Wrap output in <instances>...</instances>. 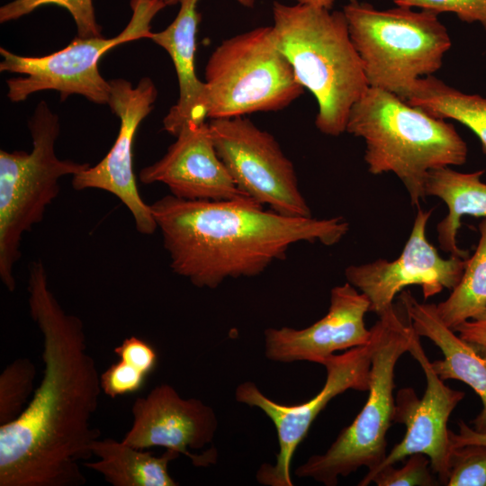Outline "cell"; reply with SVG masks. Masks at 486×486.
<instances>
[{
	"instance_id": "obj_1",
	"label": "cell",
	"mask_w": 486,
	"mask_h": 486,
	"mask_svg": "<svg viewBox=\"0 0 486 486\" xmlns=\"http://www.w3.org/2000/svg\"><path fill=\"white\" fill-rule=\"evenodd\" d=\"M29 307L43 336V377L13 421L0 425V486H80L98 429L90 420L102 391L83 321L49 287L41 260L30 266Z\"/></svg>"
},
{
	"instance_id": "obj_2",
	"label": "cell",
	"mask_w": 486,
	"mask_h": 486,
	"mask_svg": "<svg viewBox=\"0 0 486 486\" xmlns=\"http://www.w3.org/2000/svg\"><path fill=\"white\" fill-rule=\"evenodd\" d=\"M169 255L170 267L199 288L227 278L256 276L284 259L291 246L338 243L349 223L343 217H289L251 198L189 201L172 194L150 204Z\"/></svg>"
},
{
	"instance_id": "obj_3",
	"label": "cell",
	"mask_w": 486,
	"mask_h": 486,
	"mask_svg": "<svg viewBox=\"0 0 486 486\" xmlns=\"http://www.w3.org/2000/svg\"><path fill=\"white\" fill-rule=\"evenodd\" d=\"M273 29L297 81L317 100V129L346 131L350 110L369 87L343 11L274 2Z\"/></svg>"
},
{
	"instance_id": "obj_4",
	"label": "cell",
	"mask_w": 486,
	"mask_h": 486,
	"mask_svg": "<svg viewBox=\"0 0 486 486\" xmlns=\"http://www.w3.org/2000/svg\"><path fill=\"white\" fill-rule=\"evenodd\" d=\"M346 131L364 140L368 171L396 175L418 207L427 197L430 170L461 166L467 158V145L451 123L380 88L369 86L353 105Z\"/></svg>"
},
{
	"instance_id": "obj_5",
	"label": "cell",
	"mask_w": 486,
	"mask_h": 486,
	"mask_svg": "<svg viewBox=\"0 0 486 486\" xmlns=\"http://www.w3.org/2000/svg\"><path fill=\"white\" fill-rule=\"evenodd\" d=\"M351 40L371 87L399 97L440 69L451 39L438 14L400 6L379 10L358 0L343 6Z\"/></svg>"
},
{
	"instance_id": "obj_6",
	"label": "cell",
	"mask_w": 486,
	"mask_h": 486,
	"mask_svg": "<svg viewBox=\"0 0 486 486\" xmlns=\"http://www.w3.org/2000/svg\"><path fill=\"white\" fill-rule=\"evenodd\" d=\"M378 316L370 328L374 348L367 400L324 454L310 456L296 468L299 478L335 486L339 476H347L362 466L374 470L387 455L386 433L393 422L395 406V365L408 352L414 328L406 312L402 315L395 305Z\"/></svg>"
},
{
	"instance_id": "obj_7",
	"label": "cell",
	"mask_w": 486,
	"mask_h": 486,
	"mask_svg": "<svg viewBox=\"0 0 486 486\" xmlns=\"http://www.w3.org/2000/svg\"><path fill=\"white\" fill-rule=\"evenodd\" d=\"M29 130L31 152L0 150V278L9 292L16 286L14 267L21 257L22 235L41 222L59 193V179L90 166L58 158L59 122L46 102L38 104Z\"/></svg>"
},
{
	"instance_id": "obj_8",
	"label": "cell",
	"mask_w": 486,
	"mask_h": 486,
	"mask_svg": "<svg viewBox=\"0 0 486 486\" xmlns=\"http://www.w3.org/2000/svg\"><path fill=\"white\" fill-rule=\"evenodd\" d=\"M204 75L210 120L278 112L304 91L273 26L223 40L211 54Z\"/></svg>"
},
{
	"instance_id": "obj_9",
	"label": "cell",
	"mask_w": 486,
	"mask_h": 486,
	"mask_svg": "<svg viewBox=\"0 0 486 486\" xmlns=\"http://www.w3.org/2000/svg\"><path fill=\"white\" fill-rule=\"evenodd\" d=\"M166 6L164 0H131V18L115 37L76 36L64 49L46 56H21L1 47L0 71L21 75L7 79V97L18 103L36 92L55 90L61 101L80 94L96 104H107L110 82L99 72L101 57L117 45L150 39L151 21Z\"/></svg>"
},
{
	"instance_id": "obj_10",
	"label": "cell",
	"mask_w": 486,
	"mask_h": 486,
	"mask_svg": "<svg viewBox=\"0 0 486 486\" xmlns=\"http://www.w3.org/2000/svg\"><path fill=\"white\" fill-rule=\"evenodd\" d=\"M216 152L238 188L249 198L289 217H312L292 162L269 132L244 116L209 122Z\"/></svg>"
},
{
	"instance_id": "obj_11",
	"label": "cell",
	"mask_w": 486,
	"mask_h": 486,
	"mask_svg": "<svg viewBox=\"0 0 486 486\" xmlns=\"http://www.w3.org/2000/svg\"><path fill=\"white\" fill-rule=\"evenodd\" d=\"M372 332V331H371ZM374 340L331 355L321 364L326 367L324 386L306 402L287 406L266 395L253 382H241L235 390L237 401L260 409L274 423L279 451L274 464H264L256 472L257 482L266 486H292L291 463L298 446L307 436L318 415L336 396L347 390L368 391Z\"/></svg>"
},
{
	"instance_id": "obj_12",
	"label": "cell",
	"mask_w": 486,
	"mask_h": 486,
	"mask_svg": "<svg viewBox=\"0 0 486 486\" xmlns=\"http://www.w3.org/2000/svg\"><path fill=\"white\" fill-rule=\"evenodd\" d=\"M109 82L107 104L120 119L117 138L99 163L72 176V186L76 191L100 189L115 195L129 209L136 230L151 235L158 227L150 205L142 200L137 187L133 146L137 130L151 112L158 90L149 77L141 78L135 87L122 78Z\"/></svg>"
},
{
	"instance_id": "obj_13",
	"label": "cell",
	"mask_w": 486,
	"mask_h": 486,
	"mask_svg": "<svg viewBox=\"0 0 486 486\" xmlns=\"http://www.w3.org/2000/svg\"><path fill=\"white\" fill-rule=\"evenodd\" d=\"M432 212L418 208L410 235L396 259L379 258L346 267L347 282L369 299V311L379 315L391 308L395 296L410 285L421 286L428 299L444 288L453 290L459 283L467 258H443L428 242L426 230Z\"/></svg>"
},
{
	"instance_id": "obj_14",
	"label": "cell",
	"mask_w": 486,
	"mask_h": 486,
	"mask_svg": "<svg viewBox=\"0 0 486 486\" xmlns=\"http://www.w3.org/2000/svg\"><path fill=\"white\" fill-rule=\"evenodd\" d=\"M408 352L418 361L425 374L426 391L421 399L412 388L398 391L393 422L405 425L406 434L387 454L382 463L368 472L395 464L413 454H424L429 458L430 468L438 475L440 483L446 485L453 449L447 422L464 393L446 385L434 371L415 329Z\"/></svg>"
},
{
	"instance_id": "obj_15",
	"label": "cell",
	"mask_w": 486,
	"mask_h": 486,
	"mask_svg": "<svg viewBox=\"0 0 486 486\" xmlns=\"http://www.w3.org/2000/svg\"><path fill=\"white\" fill-rule=\"evenodd\" d=\"M131 428L122 442L143 450L162 446L184 454L195 466H208L217 460V451L211 448L200 455L191 449H200L212 442L218 420L214 410L202 400L184 399L169 384L152 389L146 397L134 401Z\"/></svg>"
},
{
	"instance_id": "obj_16",
	"label": "cell",
	"mask_w": 486,
	"mask_h": 486,
	"mask_svg": "<svg viewBox=\"0 0 486 486\" xmlns=\"http://www.w3.org/2000/svg\"><path fill=\"white\" fill-rule=\"evenodd\" d=\"M369 299L346 282L330 292L328 313L308 328H269L264 331L265 355L274 362L322 364L337 351L367 344L372 337L364 315Z\"/></svg>"
},
{
	"instance_id": "obj_17",
	"label": "cell",
	"mask_w": 486,
	"mask_h": 486,
	"mask_svg": "<svg viewBox=\"0 0 486 486\" xmlns=\"http://www.w3.org/2000/svg\"><path fill=\"white\" fill-rule=\"evenodd\" d=\"M176 137L162 158L140 170L142 184L161 183L172 195L189 201L248 197L238 188L219 158L209 123L188 122Z\"/></svg>"
},
{
	"instance_id": "obj_18",
	"label": "cell",
	"mask_w": 486,
	"mask_h": 486,
	"mask_svg": "<svg viewBox=\"0 0 486 486\" xmlns=\"http://www.w3.org/2000/svg\"><path fill=\"white\" fill-rule=\"evenodd\" d=\"M399 299L416 333L443 353V359L431 362L437 375L466 383L480 397L482 408L472 423L474 429L486 432V346L456 335L440 319L436 304L419 302L410 291H402Z\"/></svg>"
},
{
	"instance_id": "obj_19",
	"label": "cell",
	"mask_w": 486,
	"mask_h": 486,
	"mask_svg": "<svg viewBox=\"0 0 486 486\" xmlns=\"http://www.w3.org/2000/svg\"><path fill=\"white\" fill-rule=\"evenodd\" d=\"M199 1L179 0L180 9L175 20L150 38L168 53L176 72L179 97L163 120L164 130L174 136L186 122L207 119L206 86L197 77L194 66L195 39L201 21Z\"/></svg>"
},
{
	"instance_id": "obj_20",
	"label": "cell",
	"mask_w": 486,
	"mask_h": 486,
	"mask_svg": "<svg viewBox=\"0 0 486 486\" xmlns=\"http://www.w3.org/2000/svg\"><path fill=\"white\" fill-rule=\"evenodd\" d=\"M484 172L462 173L442 166L430 170L426 177V195L438 197L448 208L436 231L441 249L451 256L467 258L469 255L456 242L463 216L486 217V183L481 181Z\"/></svg>"
},
{
	"instance_id": "obj_21",
	"label": "cell",
	"mask_w": 486,
	"mask_h": 486,
	"mask_svg": "<svg viewBox=\"0 0 486 486\" xmlns=\"http://www.w3.org/2000/svg\"><path fill=\"white\" fill-rule=\"evenodd\" d=\"M97 462L84 466L101 473L113 486H176L168 472V464L180 454L170 449L160 456L142 452L112 438L96 439L92 445Z\"/></svg>"
},
{
	"instance_id": "obj_22",
	"label": "cell",
	"mask_w": 486,
	"mask_h": 486,
	"mask_svg": "<svg viewBox=\"0 0 486 486\" xmlns=\"http://www.w3.org/2000/svg\"><path fill=\"white\" fill-rule=\"evenodd\" d=\"M437 119H454L480 140L486 155V98L464 94L434 76L417 79L400 97Z\"/></svg>"
},
{
	"instance_id": "obj_23",
	"label": "cell",
	"mask_w": 486,
	"mask_h": 486,
	"mask_svg": "<svg viewBox=\"0 0 486 486\" xmlns=\"http://www.w3.org/2000/svg\"><path fill=\"white\" fill-rule=\"evenodd\" d=\"M479 231L475 252L466 259L459 283L446 300L436 304L440 319L452 329L486 309V217Z\"/></svg>"
},
{
	"instance_id": "obj_24",
	"label": "cell",
	"mask_w": 486,
	"mask_h": 486,
	"mask_svg": "<svg viewBox=\"0 0 486 486\" xmlns=\"http://www.w3.org/2000/svg\"><path fill=\"white\" fill-rule=\"evenodd\" d=\"M36 368L28 358H18L0 374V425L15 419L33 391Z\"/></svg>"
},
{
	"instance_id": "obj_25",
	"label": "cell",
	"mask_w": 486,
	"mask_h": 486,
	"mask_svg": "<svg viewBox=\"0 0 486 486\" xmlns=\"http://www.w3.org/2000/svg\"><path fill=\"white\" fill-rule=\"evenodd\" d=\"M45 5L65 8L74 19L77 37H101L92 0H14L1 6L0 22L19 19Z\"/></svg>"
},
{
	"instance_id": "obj_26",
	"label": "cell",
	"mask_w": 486,
	"mask_h": 486,
	"mask_svg": "<svg viewBox=\"0 0 486 486\" xmlns=\"http://www.w3.org/2000/svg\"><path fill=\"white\" fill-rule=\"evenodd\" d=\"M400 468L386 465L373 472H367L358 482L367 486L374 482L377 486H435L440 485L432 475L428 465L429 458L424 454H413Z\"/></svg>"
},
{
	"instance_id": "obj_27",
	"label": "cell",
	"mask_w": 486,
	"mask_h": 486,
	"mask_svg": "<svg viewBox=\"0 0 486 486\" xmlns=\"http://www.w3.org/2000/svg\"><path fill=\"white\" fill-rule=\"evenodd\" d=\"M447 486H486V445L454 447L449 459Z\"/></svg>"
},
{
	"instance_id": "obj_28",
	"label": "cell",
	"mask_w": 486,
	"mask_h": 486,
	"mask_svg": "<svg viewBox=\"0 0 486 486\" xmlns=\"http://www.w3.org/2000/svg\"><path fill=\"white\" fill-rule=\"evenodd\" d=\"M396 5L423 10L454 13L466 22H480L486 30V0H392Z\"/></svg>"
},
{
	"instance_id": "obj_29",
	"label": "cell",
	"mask_w": 486,
	"mask_h": 486,
	"mask_svg": "<svg viewBox=\"0 0 486 486\" xmlns=\"http://www.w3.org/2000/svg\"><path fill=\"white\" fill-rule=\"evenodd\" d=\"M147 376L139 369L119 359L100 375L101 388L107 396L113 399L140 391Z\"/></svg>"
},
{
	"instance_id": "obj_30",
	"label": "cell",
	"mask_w": 486,
	"mask_h": 486,
	"mask_svg": "<svg viewBox=\"0 0 486 486\" xmlns=\"http://www.w3.org/2000/svg\"><path fill=\"white\" fill-rule=\"evenodd\" d=\"M120 360L148 375L156 367L158 356L153 346L136 336L125 338L113 350Z\"/></svg>"
},
{
	"instance_id": "obj_31",
	"label": "cell",
	"mask_w": 486,
	"mask_h": 486,
	"mask_svg": "<svg viewBox=\"0 0 486 486\" xmlns=\"http://www.w3.org/2000/svg\"><path fill=\"white\" fill-rule=\"evenodd\" d=\"M453 330L465 340L486 346V309L475 318L459 324Z\"/></svg>"
},
{
	"instance_id": "obj_32",
	"label": "cell",
	"mask_w": 486,
	"mask_h": 486,
	"mask_svg": "<svg viewBox=\"0 0 486 486\" xmlns=\"http://www.w3.org/2000/svg\"><path fill=\"white\" fill-rule=\"evenodd\" d=\"M449 436L453 448L468 444L486 445V432H481L472 428L464 421L459 422L457 433L450 430Z\"/></svg>"
},
{
	"instance_id": "obj_33",
	"label": "cell",
	"mask_w": 486,
	"mask_h": 486,
	"mask_svg": "<svg viewBox=\"0 0 486 486\" xmlns=\"http://www.w3.org/2000/svg\"><path fill=\"white\" fill-rule=\"evenodd\" d=\"M297 4H310L319 7L331 9L335 0H293Z\"/></svg>"
},
{
	"instance_id": "obj_34",
	"label": "cell",
	"mask_w": 486,
	"mask_h": 486,
	"mask_svg": "<svg viewBox=\"0 0 486 486\" xmlns=\"http://www.w3.org/2000/svg\"><path fill=\"white\" fill-rule=\"evenodd\" d=\"M179 0H164L166 5H172L178 3ZM240 4L246 7H253L255 4V0H237Z\"/></svg>"
}]
</instances>
